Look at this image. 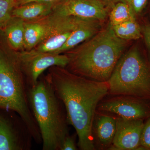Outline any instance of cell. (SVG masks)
<instances>
[{
	"label": "cell",
	"instance_id": "obj_11",
	"mask_svg": "<svg viewBox=\"0 0 150 150\" xmlns=\"http://www.w3.org/2000/svg\"><path fill=\"white\" fill-rule=\"evenodd\" d=\"M116 118V132L112 144L108 150H134L145 148L140 146L144 123V119Z\"/></svg>",
	"mask_w": 150,
	"mask_h": 150
},
{
	"label": "cell",
	"instance_id": "obj_14",
	"mask_svg": "<svg viewBox=\"0 0 150 150\" xmlns=\"http://www.w3.org/2000/svg\"><path fill=\"white\" fill-rule=\"evenodd\" d=\"M55 3L32 2L16 7L12 16L25 21L36 20L47 16L53 11Z\"/></svg>",
	"mask_w": 150,
	"mask_h": 150
},
{
	"label": "cell",
	"instance_id": "obj_2",
	"mask_svg": "<svg viewBox=\"0 0 150 150\" xmlns=\"http://www.w3.org/2000/svg\"><path fill=\"white\" fill-rule=\"evenodd\" d=\"M126 40L117 37L109 23L74 52L67 55L69 71L97 81L107 82L123 55Z\"/></svg>",
	"mask_w": 150,
	"mask_h": 150
},
{
	"label": "cell",
	"instance_id": "obj_5",
	"mask_svg": "<svg viewBox=\"0 0 150 150\" xmlns=\"http://www.w3.org/2000/svg\"><path fill=\"white\" fill-rule=\"evenodd\" d=\"M108 82L109 95L150 100V64L137 47L122 55Z\"/></svg>",
	"mask_w": 150,
	"mask_h": 150
},
{
	"label": "cell",
	"instance_id": "obj_19",
	"mask_svg": "<svg viewBox=\"0 0 150 150\" xmlns=\"http://www.w3.org/2000/svg\"><path fill=\"white\" fill-rule=\"evenodd\" d=\"M17 0H0V30L4 29L12 18Z\"/></svg>",
	"mask_w": 150,
	"mask_h": 150
},
{
	"label": "cell",
	"instance_id": "obj_20",
	"mask_svg": "<svg viewBox=\"0 0 150 150\" xmlns=\"http://www.w3.org/2000/svg\"><path fill=\"white\" fill-rule=\"evenodd\" d=\"M140 146L145 149L150 150V117L147 118L142 129Z\"/></svg>",
	"mask_w": 150,
	"mask_h": 150
},
{
	"label": "cell",
	"instance_id": "obj_18",
	"mask_svg": "<svg viewBox=\"0 0 150 150\" xmlns=\"http://www.w3.org/2000/svg\"><path fill=\"white\" fill-rule=\"evenodd\" d=\"M135 18L136 15L126 2H120L112 7L109 15V23L114 26Z\"/></svg>",
	"mask_w": 150,
	"mask_h": 150
},
{
	"label": "cell",
	"instance_id": "obj_13",
	"mask_svg": "<svg viewBox=\"0 0 150 150\" xmlns=\"http://www.w3.org/2000/svg\"><path fill=\"white\" fill-rule=\"evenodd\" d=\"M100 22L96 20L83 19L72 32L64 45L54 54H62L69 51L83 41L91 38L99 32Z\"/></svg>",
	"mask_w": 150,
	"mask_h": 150
},
{
	"label": "cell",
	"instance_id": "obj_3",
	"mask_svg": "<svg viewBox=\"0 0 150 150\" xmlns=\"http://www.w3.org/2000/svg\"><path fill=\"white\" fill-rule=\"evenodd\" d=\"M30 106L39 128L43 150H60L69 133L67 112L47 76L41 75L37 83L28 87Z\"/></svg>",
	"mask_w": 150,
	"mask_h": 150
},
{
	"label": "cell",
	"instance_id": "obj_1",
	"mask_svg": "<svg viewBox=\"0 0 150 150\" xmlns=\"http://www.w3.org/2000/svg\"><path fill=\"white\" fill-rule=\"evenodd\" d=\"M46 76L64 105L69 124L76 131L78 148L96 150L93 124L98 105L108 95V82L91 80L57 66L49 68Z\"/></svg>",
	"mask_w": 150,
	"mask_h": 150
},
{
	"label": "cell",
	"instance_id": "obj_8",
	"mask_svg": "<svg viewBox=\"0 0 150 150\" xmlns=\"http://www.w3.org/2000/svg\"><path fill=\"white\" fill-rule=\"evenodd\" d=\"M106 96L100 102L96 111L115 118L127 119H144L150 117L149 100L131 96Z\"/></svg>",
	"mask_w": 150,
	"mask_h": 150
},
{
	"label": "cell",
	"instance_id": "obj_17",
	"mask_svg": "<svg viewBox=\"0 0 150 150\" xmlns=\"http://www.w3.org/2000/svg\"><path fill=\"white\" fill-rule=\"evenodd\" d=\"M112 26L115 35L123 40H138L142 37V28L136 18Z\"/></svg>",
	"mask_w": 150,
	"mask_h": 150
},
{
	"label": "cell",
	"instance_id": "obj_4",
	"mask_svg": "<svg viewBox=\"0 0 150 150\" xmlns=\"http://www.w3.org/2000/svg\"><path fill=\"white\" fill-rule=\"evenodd\" d=\"M28 88L18 54L0 46V108L16 112L27 126L33 141L40 144L42 139L30 106Z\"/></svg>",
	"mask_w": 150,
	"mask_h": 150
},
{
	"label": "cell",
	"instance_id": "obj_16",
	"mask_svg": "<svg viewBox=\"0 0 150 150\" xmlns=\"http://www.w3.org/2000/svg\"><path fill=\"white\" fill-rule=\"evenodd\" d=\"M45 32V26L40 19L25 21L23 48L29 51L35 48L43 39Z\"/></svg>",
	"mask_w": 150,
	"mask_h": 150
},
{
	"label": "cell",
	"instance_id": "obj_7",
	"mask_svg": "<svg viewBox=\"0 0 150 150\" xmlns=\"http://www.w3.org/2000/svg\"><path fill=\"white\" fill-rule=\"evenodd\" d=\"M33 141L21 117L13 110L0 108V150H30Z\"/></svg>",
	"mask_w": 150,
	"mask_h": 150
},
{
	"label": "cell",
	"instance_id": "obj_6",
	"mask_svg": "<svg viewBox=\"0 0 150 150\" xmlns=\"http://www.w3.org/2000/svg\"><path fill=\"white\" fill-rule=\"evenodd\" d=\"M40 19L45 26V34L40 43L33 49L40 52L55 53L84 19L62 15L52 11Z\"/></svg>",
	"mask_w": 150,
	"mask_h": 150
},
{
	"label": "cell",
	"instance_id": "obj_12",
	"mask_svg": "<svg viewBox=\"0 0 150 150\" xmlns=\"http://www.w3.org/2000/svg\"><path fill=\"white\" fill-rule=\"evenodd\" d=\"M116 129V118L96 111L92 135L96 149L108 150L112 144Z\"/></svg>",
	"mask_w": 150,
	"mask_h": 150
},
{
	"label": "cell",
	"instance_id": "obj_24",
	"mask_svg": "<svg viewBox=\"0 0 150 150\" xmlns=\"http://www.w3.org/2000/svg\"><path fill=\"white\" fill-rule=\"evenodd\" d=\"M59 0H17L16 6L32 2L55 3Z\"/></svg>",
	"mask_w": 150,
	"mask_h": 150
},
{
	"label": "cell",
	"instance_id": "obj_25",
	"mask_svg": "<svg viewBox=\"0 0 150 150\" xmlns=\"http://www.w3.org/2000/svg\"><path fill=\"white\" fill-rule=\"evenodd\" d=\"M100 1L103 2L108 6H111L112 7L116 3L120 2L126 1V0H100Z\"/></svg>",
	"mask_w": 150,
	"mask_h": 150
},
{
	"label": "cell",
	"instance_id": "obj_23",
	"mask_svg": "<svg viewBox=\"0 0 150 150\" xmlns=\"http://www.w3.org/2000/svg\"><path fill=\"white\" fill-rule=\"evenodd\" d=\"M142 28L145 42L150 51V24L145 25Z\"/></svg>",
	"mask_w": 150,
	"mask_h": 150
},
{
	"label": "cell",
	"instance_id": "obj_15",
	"mask_svg": "<svg viewBox=\"0 0 150 150\" xmlns=\"http://www.w3.org/2000/svg\"><path fill=\"white\" fill-rule=\"evenodd\" d=\"M25 22L22 19L13 16L3 29L7 40L14 50L23 48Z\"/></svg>",
	"mask_w": 150,
	"mask_h": 150
},
{
	"label": "cell",
	"instance_id": "obj_21",
	"mask_svg": "<svg viewBox=\"0 0 150 150\" xmlns=\"http://www.w3.org/2000/svg\"><path fill=\"white\" fill-rule=\"evenodd\" d=\"M148 0H126L136 16L142 13L146 5Z\"/></svg>",
	"mask_w": 150,
	"mask_h": 150
},
{
	"label": "cell",
	"instance_id": "obj_9",
	"mask_svg": "<svg viewBox=\"0 0 150 150\" xmlns=\"http://www.w3.org/2000/svg\"><path fill=\"white\" fill-rule=\"evenodd\" d=\"M18 54L28 87L36 84L45 70L54 66L66 68L70 60L67 55L40 52L34 49Z\"/></svg>",
	"mask_w": 150,
	"mask_h": 150
},
{
	"label": "cell",
	"instance_id": "obj_10",
	"mask_svg": "<svg viewBox=\"0 0 150 150\" xmlns=\"http://www.w3.org/2000/svg\"><path fill=\"white\" fill-rule=\"evenodd\" d=\"M108 6L100 0H59L53 11L62 15L103 21L107 17Z\"/></svg>",
	"mask_w": 150,
	"mask_h": 150
},
{
	"label": "cell",
	"instance_id": "obj_22",
	"mask_svg": "<svg viewBox=\"0 0 150 150\" xmlns=\"http://www.w3.org/2000/svg\"><path fill=\"white\" fill-rule=\"evenodd\" d=\"M76 135H68L65 138L62 143L60 150H76L78 149L77 145L76 144Z\"/></svg>",
	"mask_w": 150,
	"mask_h": 150
}]
</instances>
